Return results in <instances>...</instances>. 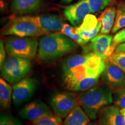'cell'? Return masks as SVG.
Masks as SVG:
<instances>
[{
  "label": "cell",
  "mask_w": 125,
  "mask_h": 125,
  "mask_svg": "<svg viewBox=\"0 0 125 125\" xmlns=\"http://www.w3.org/2000/svg\"><path fill=\"white\" fill-rule=\"evenodd\" d=\"M76 42L64 34L45 35L40 40L37 57L39 62H48L57 60L77 49Z\"/></svg>",
  "instance_id": "1"
},
{
  "label": "cell",
  "mask_w": 125,
  "mask_h": 125,
  "mask_svg": "<svg viewBox=\"0 0 125 125\" xmlns=\"http://www.w3.org/2000/svg\"><path fill=\"white\" fill-rule=\"evenodd\" d=\"M89 119L83 109L78 106L65 117L62 125H88Z\"/></svg>",
  "instance_id": "18"
},
{
  "label": "cell",
  "mask_w": 125,
  "mask_h": 125,
  "mask_svg": "<svg viewBox=\"0 0 125 125\" xmlns=\"http://www.w3.org/2000/svg\"><path fill=\"white\" fill-rule=\"evenodd\" d=\"M49 104L55 114L62 118H65L80 105L75 95L66 92H57L53 94L50 98Z\"/></svg>",
  "instance_id": "7"
},
{
  "label": "cell",
  "mask_w": 125,
  "mask_h": 125,
  "mask_svg": "<svg viewBox=\"0 0 125 125\" xmlns=\"http://www.w3.org/2000/svg\"><path fill=\"white\" fill-rule=\"evenodd\" d=\"M0 125H23L22 122L10 115L1 112Z\"/></svg>",
  "instance_id": "26"
},
{
  "label": "cell",
  "mask_w": 125,
  "mask_h": 125,
  "mask_svg": "<svg viewBox=\"0 0 125 125\" xmlns=\"http://www.w3.org/2000/svg\"></svg>",
  "instance_id": "32"
},
{
  "label": "cell",
  "mask_w": 125,
  "mask_h": 125,
  "mask_svg": "<svg viewBox=\"0 0 125 125\" xmlns=\"http://www.w3.org/2000/svg\"><path fill=\"white\" fill-rule=\"evenodd\" d=\"M1 33L4 35L35 37L46 35L48 32L43 30L33 23L16 17L12 19L3 28Z\"/></svg>",
  "instance_id": "6"
},
{
  "label": "cell",
  "mask_w": 125,
  "mask_h": 125,
  "mask_svg": "<svg viewBox=\"0 0 125 125\" xmlns=\"http://www.w3.org/2000/svg\"><path fill=\"white\" fill-rule=\"evenodd\" d=\"M108 60L125 73V52L115 51L109 57Z\"/></svg>",
  "instance_id": "24"
},
{
  "label": "cell",
  "mask_w": 125,
  "mask_h": 125,
  "mask_svg": "<svg viewBox=\"0 0 125 125\" xmlns=\"http://www.w3.org/2000/svg\"><path fill=\"white\" fill-rule=\"evenodd\" d=\"M39 43L36 39L31 37L13 36L6 39V51L10 57H18L31 60L37 56Z\"/></svg>",
  "instance_id": "4"
},
{
  "label": "cell",
  "mask_w": 125,
  "mask_h": 125,
  "mask_svg": "<svg viewBox=\"0 0 125 125\" xmlns=\"http://www.w3.org/2000/svg\"><path fill=\"white\" fill-rule=\"evenodd\" d=\"M124 27H125V1L120 3L117 7L115 23L111 31L112 33H115Z\"/></svg>",
  "instance_id": "20"
},
{
  "label": "cell",
  "mask_w": 125,
  "mask_h": 125,
  "mask_svg": "<svg viewBox=\"0 0 125 125\" xmlns=\"http://www.w3.org/2000/svg\"><path fill=\"white\" fill-rule=\"evenodd\" d=\"M61 32H62V34H64L65 35L69 37L70 38L73 40L78 44L83 46L87 43L78 33L77 30H76V27L74 28L69 24H64L62 30H61Z\"/></svg>",
  "instance_id": "21"
},
{
  "label": "cell",
  "mask_w": 125,
  "mask_h": 125,
  "mask_svg": "<svg viewBox=\"0 0 125 125\" xmlns=\"http://www.w3.org/2000/svg\"><path fill=\"white\" fill-rule=\"evenodd\" d=\"M91 13H97L104 10L112 0H87Z\"/></svg>",
  "instance_id": "23"
},
{
  "label": "cell",
  "mask_w": 125,
  "mask_h": 125,
  "mask_svg": "<svg viewBox=\"0 0 125 125\" xmlns=\"http://www.w3.org/2000/svg\"><path fill=\"white\" fill-rule=\"evenodd\" d=\"M13 87L4 78L0 79V104L5 110H8L11 105Z\"/></svg>",
  "instance_id": "19"
},
{
  "label": "cell",
  "mask_w": 125,
  "mask_h": 125,
  "mask_svg": "<svg viewBox=\"0 0 125 125\" xmlns=\"http://www.w3.org/2000/svg\"><path fill=\"white\" fill-rule=\"evenodd\" d=\"M64 13L70 23L76 27L81 24L85 17L91 13V11L87 0H81L76 4L65 8Z\"/></svg>",
  "instance_id": "12"
},
{
  "label": "cell",
  "mask_w": 125,
  "mask_h": 125,
  "mask_svg": "<svg viewBox=\"0 0 125 125\" xmlns=\"http://www.w3.org/2000/svg\"><path fill=\"white\" fill-rule=\"evenodd\" d=\"M105 68V61L92 53L91 57L86 62L62 71V85L67 90H71L74 85L86 78L100 77Z\"/></svg>",
  "instance_id": "2"
},
{
  "label": "cell",
  "mask_w": 125,
  "mask_h": 125,
  "mask_svg": "<svg viewBox=\"0 0 125 125\" xmlns=\"http://www.w3.org/2000/svg\"><path fill=\"white\" fill-rule=\"evenodd\" d=\"M63 1H64L65 2H71V1H74V0H62Z\"/></svg>",
  "instance_id": "30"
},
{
  "label": "cell",
  "mask_w": 125,
  "mask_h": 125,
  "mask_svg": "<svg viewBox=\"0 0 125 125\" xmlns=\"http://www.w3.org/2000/svg\"><path fill=\"white\" fill-rule=\"evenodd\" d=\"M88 125H97L96 124V123H89Z\"/></svg>",
  "instance_id": "31"
},
{
  "label": "cell",
  "mask_w": 125,
  "mask_h": 125,
  "mask_svg": "<svg viewBox=\"0 0 125 125\" xmlns=\"http://www.w3.org/2000/svg\"><path fill=\"white\" fill-rule=\"evenodd\" d=\"M41 0H13L11 10L18 15L33 13L38 8Z\"/></svg>",
  "instance_id": "16"
},
{
  "label": "cell",
  "mask_w": 125,
  "mask_h": 125,
  "mask_svg": "<svg viewBox=\"0 0 125 125\" xmlns=\"http://www.w3.org/2000/svg\"><path fill=\"white\" fill-rule=\"evenodd\" d=\"M62 118L52 114L32 121V125H62Z\"/></svg>",
  "instance_id": "22"
},
{
  "label": "cell",
  "mask_w": 125,
  "mask_h": 125,
  "mask_svg": "<svg viewBox=\"0 0 125 125\" xmlns=\"http://www.w3.org/2000/svg\"><path fill=\"white\" fill-rule=\"evenodd\" d=\"M101 81L112 93L125 87V73L108 59L105 62V68L101 74Z\"/></svg>",
  "instance_id": "9"
},
{
  "label": "cell",
  "mask_w": 125,
  "mask_h": 125,
  "mask_svg": "<svg viewBox=\"0 0 125 125\" xmlns=\"http://www.w3.org/2000/svg\"><path fill=\"white\" fill-rule=\"evenodd\" d=\"M37 81L32 78H24L14 83L12 86L13 104L19 106L29 100L37 89Z\"/></svg>",
  "instance_id": "10"
},
{
  "label": "cell",
  "mask_w": 125,
  "mask_h": 125,
  "mask_svg": "<svg viewBox=\"0 0 125 125\" xmlns=\"http://www.w3.org/2000/svg\"><path fill=\"white\" fill-rule=\"evenodd\" d=\"M113 102L121 109L125 108V87L112 93Z\"/></svg>",
  "instance_id": "25"
},
{
  "label": "cell",
  "mask_w": 125,
  "mask_h": 125,
  "mask_svg": "<svg viewBox=\"0 0 125 125\" xmlns=\"http://www.w3.org/2000/svg\"><path fill=\"white\" fill-rule=\"evenodd\" d=\"M18 17L22 20L33 23L47 32L60 31L64 24L59 16L52 14L38 16L27 15Z\"/></svg>",
  "instance_id": "11"
},
{
  "label": "cell",
  "mask_w": 125,
  "mask_h": 125,
  "mask_svg": "<svg viewBox=\"0 0 125 125\" xmlns=\"http://www.w3.org/2000/svg\"><path fill=\"white\" fill-rule=\"evenodd\" d=\"M52 114L49 107L40 100L27 104L19 112L20 116L24 119L34 120Z\"/></svg>",
  "instance_id": "14"
},
{
  "label": "cell",
  "mask_w": 125,
  "mask_h": 125,
  "mask_svg": "<svg viewBox=\"0 0 125 125\" xmlns=\"http://www.w3.org/2000/svg\"><path fill=\"white\" fill-rule=\"evenodd\" d=\"M123 42H125V27L119 30L114 35L112 40V48L115 51L117 46Z\"/></svg>",
  "instance_id": "27"
},
{
  "label": "cell",
  "mask_w": 125,
  "mask_h": 125,
  "mask_svg": "<svg viewBox=\"0 0 125 125\" xmlns=\"http://www.w3.org/2000/svg\"><path fill=\"white\" fill-rule=\"evenodd\" d=\"M116 15V8L114 6H109L103 12L98 20L102 24L100 33L108 34L112 31L115 23Z\"/></svg>",
  "instance_id": "17"
},
{
  "label": "cell",
  "mask_w": 125,
  "mask_h": 125,
  "mask_svg": "<svg viewBox=\"0 0 125 125\" xmlns=\"http://www.w3.org/2000/svg\"><path fill=\"white\" fill-rule=\"evenodd\" d=\"M78 98L82 109L92 120L96 119L103 107L113 103L112 90L104 84L96 85L83 92Z\"/></svg>",
  "instance_id": "3"
},
{
  "label": "cell",
  "mask_w": 125,
  "mask_h": 125,
  "mask_svg": "<svg viewBox=\"0 0 125 125\" xmlns=\"http://www.w3.org/2000/svg\"><path fill=\"white\" fill-rule=\"evenodd\" d=\"M112 40L113 36L112 35L98 34L89 42L83 46V53H94L106 62L115 52L112 46Z\"/></svg>",
  "instance_id": "8"
},
{
  "label": "cell",
  "mask_w": 125,
  "mask_h": 125,
  "mask_svg": "<svg viewBox=\"0 0 125 125\" xmlns=\"http://www.w3.org/2000/svg\"><path fill=\"white\" fill-rule=\"evenodd\" d=\"M100 125H125V119L121 109L116 105H107L100 111Z\"/></svg>",
  "instance_id": "15"
},
{
  "label": "cell",
  "mask_w": 125,
  "mask_h": 125,
  "mask_svg": "<svg viewBox=\"0 0 125 125\" xmlns=\"http://www.w3.org/2000/svg\"><path fill=\"white\" fill-rule=\"evenodd\" d=\"M102 24L94 15L89 14L83 22L76 27L78 33L86 43L97 35L101 30Z\"/></svg>",
  "instance_id": "13"
},
{
  "label": "cell",
  "mask_w": 125,
  "mask_h": 125,
  "mask_svg": "<svg viewBox=\"0 0 125 125\" xmlns=\"http://www.w3.org/2000/svg\"><path fill=\"white\" fill-rule=\"evenodd\" d=\"M115 51L119 52H125V42H123L117 46Z\"/></svg>",
  "instance_id": "29"
},
{
  "label": "cell",
  "mask_w": 125,
  "mask_h": 125,
  "mask_svg": "<svg viewBox=\"0 0 125 125\" xmlns=\"http://www.w3.org/2000/svg\"><path fill=\"white\" fill-rule=\"evenodd\" d=\"M6 49L4 43L2 40L0 41V66L2 67L6 59Z\"/></svg>",
  "instance_id": "28"
},
{
  "label": "cell",
  "mask_w": 125,
  "mask_h": 125,
  "mask_svg": "<svg viewBox=\"0 0 125 125\" xmlns=\"http://www.w3.org/2000/svg\"><path fill=\"white\" fill-rule=\"evenodd\" d=\"M31 68L29 59L9 56L1 68V75L8 82L15 83L26 77Z\"/></svg>",
  "instance_id": "5"
}]
</instances>
